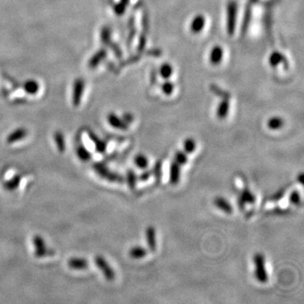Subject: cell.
<instances>
[{
  "label": "cell",
  "mask_w": 304,
  "mask_h": 304,
  "mask_svg": "<svg viewBox=\"0 0 304 304\" xmlns=\"http://www.w3.org/2000/svg\"><path fill=\"white\" fill-rule=\"evenodd\" d=\"M174 160L180 166H184L188 162L187 154L182 150H178L174 154Z\"/></svg>",
  "instance_id": "obj_30"
},
{
  "label": "cell",
  "mask_w": 304,
  "mask_h": 304,
  "mask_svg": "<svg viewBox=\"0 0 304 304\" xmlns=\"http://www.w3.org/2000/svg\"><path fill=\"white\" fill-rule=\"evenodd\" d=\"M54 138L55 144L57 146L58 150L61 153L64 152L66 146L64 134L61 132H56L54 136Z\"/></svg>",
  "instance_id": "obj_26"
},
{
  "label": "cell",
  "mask_w": 304,
  "mask_h": 304,
  "mask_svg": "<svg viewBox=\"0 0 304 304\" xmlns=\"http://www.w3.org/2000/svg\"><path fill=\"white\" fill-rule=\"evenodd\" d=\"M134 163L138 168L146 169L149 165V160L144 154H138L134 158Z\"/></svg>",
  "instance_id": "obj_25"
},
{
  "label": "cell",
  "mask_w": 304,
  "mask_h": 304,
  "mask_svg": "<svg viewBox=\"0 0 304 304\" xmlns=\"http://www.w3.org/2000/svg\"><path fill=\"white\" fill-rule=\"evenodd\" d=\"M95 263L98 269L100 270V272L104 274L106 280L112 282L115 279V272L104 256H96L95 258Z\"/></svg>",
  "instance_id": "obj_3"
},
{
  "label": "cell",
  "mask_w": 304,
  "mask_h": 304,
  "mask_svg": "<svg viewBox=\"0 0 304 304\" xmlns=\"http://www.w3.org/2000/svg\"><path fill=\"white\" fill-rule=\"evenodd\" d=\"M89 137H90L92 142H93V144L95 146L96 150L98 153L104 154V153L106 152V144L105 142H102V140L98 138V136H96V134H94L92 133H90V134H89Z\"/></svg>",
  "instance_id": "obj_20"
},
{
  "label": "cell",
  "mask_w": 304,
  "mask_h": 304,
  "mask_svg": "<svg viewBox=\"0 0 304 304\" xmlns=\"http://www.w3.org/2000/svg\"><path fill=\"white\" fill-rule=\"evenodd\" d=\"M152 176V170H144L140 174V176H138V180L142 181V182H146L147 180H149L150 178Z\"/></svg>",
  "instance_id": "obj_36"
},
{
  "label": "cell",
  "mask_w": 304,
  "mask_h": 304,
  "mask_svg": "<svg viewBox=\"0 0 304 304\" xmlns=\"http://www.w3.org/2000/svg\"><path fill=\"white\" fill-rule=\"evenodd\" d=\"M76 154L80 160H82V162H88L92 158L90 150L87 149L83 144H79L78 146L76 147Z\"/></svg>",
  "instance_id": "obj_17"
},
{
  "label": "cell",
  "mask_w": 304,
  "mask_h": 304,
  "mask_svg": "<svg viewBox=\"0 0 304 304\" xmlns=\"http://www.w3.org/2000/svg\"><path fill=\"white\" fill-rule=\"evenodd\" d=\"M289 201L290 204L294 206H300L302 203L301 196L298 190H294L292 192H290L289 196Z\"/></svg>",
  "instance_id": "obj_32"
},
{
  "label": "cell",
  "mask_w": 304,
  "mask_h": 304,
  "mask_svg": "<svg viewBox=\"0 0 304 304\" xmlns=\"http://www.w3.org/2000/svg\"><path fill=\"white\" fill-rule=\"evenodd\" d=\"M146 240L147 247L150 251L152 252H156V250L158 248L156 232L152 226H149L146 230Z\"/></svg>",
  "instance_id": "obj_9"
},
{
  "label": "cell",
  "mask_w": 304,
  "mask_h": 304,
  "mask_svg": "<svg viewBox=\"0 0 304 304\" xmlns=\"http://www.w3.org/2000/svg\"><path fill=\"white\" fill-rule=\"evenodd\" d=\"M224 58V49L220 45H214L209 54L210 62L213 66H218L222 62Z\"/></svg>",
  "instance_id": "obj_8"
},
{
  "label": "cell",
  "mask_w": 304,
  "mask_h": 304,
  "mask_svg": "<svg viewBox=\"0 0 304 304\" xmlns=\"http://www.w3.org/2000/svg\"><path fill=\"white\" fill-rule=\"evenodd\" d=\"M110 30H109L108 28H104L102 30V32H100V38H102V40L104 42V44H108V42L110 41Z\"/></svg>",
  "instance_id": "obj_34"
},
{
  "label": "cell",
  "mask_w": 304,
  "mask_h": 304,
  "mask_svg": "<svg viewBox=\"0 0 304 304\" xmlns=\"http://www.w3.org/2000/svg\"><path fill=\"white\" fill-rule=\"evenodd\" d=\"M174 90V84L168 80H166L162 86V90L166 96L171 95Z\"/></svg>",
  "instance_id": "obj_33"
},
{
  "label": "cell",
  "mask_w": 304,
  "mask_h": 304,
  "mask_svg": "<svg viewBox=\"0 0 304 304\" xmlns=\"http://www.w3.org/2000/svg\"><path fill=\"white\" fill-rule=\"evenodd\" d=\"M286 190L285 188H282V190L277 191L276 193H274L273 196L270 197V200L272 201H279L285 196Z\"/></svg>",
  "instance_id": "obj_35"
},
{
  "label": "cell",
  "mask_w": 304,
  "mask_h": 304,
  "mask_svg": "<svg viewBox=\"0 0 304 304\" xmlns=\"http://www.w3.org/2000/svg\"><path fill=\"white\" fill-rule=\"evenodd\" d=\"M93 168H94L96 172L100 178L108 180L109 182L122 184L125 181L124 178L121 174H118L116 172L111 171L104 163H96Z\"/></svg>",
  "instance_id": "obj_1"
},
{
  "label": "cell",
  "mask_w": 304,
  "mask_h": 304,
  "mask_svg": "<svg viewBox=\"0 0 304 304\" xmlns=\"http://www.w3.org/2000/svg\"><path fill=\"white\" fill-rule=\"evenodd\" d=\"M32 242L35 248V256L38 258H44L48 254V248L46 247V242L41 236L36 235L33 238Z\"/></svg>",
  "instance_id": "obj_6"
},
{
  "label": "cell",
  "mask_w": 304,
  "mask_h": 304,
  "mask_svg": "<svg viewBox=\"0 0 304 304\" xmlns=\"http://www.w3.org/2000/svg\"><path fill=\"white\" fill-rule=\"evenodd\" d=\"M68 266L70 269L84 270L88 267V261L84 258H71L68 260Z\"/></svg>",
  "instance_id": "obj_15"
},
{
  "label": "cell",
  "mask_w": 304,
  "mask_h": 304,
  "mask_svg": "<svg viewBox=\"0 0 304 304\" xmlns=\"http://www.w3.org/2000/svg\"><path fill=\"white\" fill-rule=\"evenodd\" d=\"M245 204H254L256 202V197L248 188H244L238 197Z\"/></svg>",
  "instance_id": "obj_21"
},
{
  "label": "cell",
  "mask_w": 304,
  "mask_h": 304,
  "mask_svg": "<svg viewBox=\"0 0 304 304\" xmlns=\"http://www.w3.org/2000/svg\"><path fill=\"white\" fill-rule=\"evenodd\" d=\"M24 90L30 94H35L39 90V84L35 80H29L24 84Z\"/></svg>",
  "instance_id": "obj_31"
},
{
  "label": "cell",
  "mask_w": 304,
  "mask_h": 304,
  "mask_svg": "<svg viewBox=\"0 0 304 304\" xmlns=\"http://www.w3.org/2000/svg\"><path fill=\"white\" fill-rule=\"evenodd\" d=\"M213 204L214 206L226 214H232L234 212V207L232 206L231 203L226 198L220 197V196H218L214 198Z\"/></svg>",
  "instance_id": "obj_11"
},
{
  "label": "cell",
  "mask_w": 304,
  "mask_h": 304,
  "mask_svg": "<svg viewBox=\"0 0 304 304\" xmlns=\"http://www.w3.org/2000/svg\"><path fill=\"white\" fill-rule=\"evenodd\" d=\"M147 250L144 248V247L142 246H134L131 248L128 254L130 256L131 258H134V260H140L143 258L147 256Z\"/></svg>",
  "instance_id": "obj_18"
},
{
  "label": "cell",
  "mask_w": 304,
  "mask_h": 304,
  "mask_svg": "<svg viewBox=\"0 0 304 304\" xmlns=\"http://www.w3.org/2000/svg\"><path fill=\"white\" fill-rule=\"evenodd\" d=\"M180 174H181L180 165L174 160L170 166V176H169V180L172 185L175 186L178 184L180 181Z\"/></svg>",
  "instance_id": "obj_13"
},
{
  "label": "cell",
  "mask_w": 304,
  "mask_h": 304,
  "mask_svg": "<svg viewBox=\"0 0 304 304\" xmlns=\"http://www.w3.org/2000/svg\"><path fill=\"white\" fill-rule=\"evenodd\" d=\"M206 24V18L204 14H196L190 22V32L193 34H200L202 30H204Z\"/></svg>",
  "instance_id": "obj_5"
},
{
  "label": "cell",
  "mask_w": 304,
  "mask_h": 304,
  "mask_svg": "<svg viewBox=\"0 0 304 304\" xmlns=\"http://www.w3.org/2000/svg\"><path fill=\"white\" fill-rule=\"evenodd\" d=\"M174 66H172L171 64L168 62H163L162 64L160 66V68H159L160 76L165 80L170 79L174 74Z\"/></svg>",
  "instance_id": "obj_16"
},
{
  "label": "cell",
  "mask_w": 304,
  "mask_h": 304,
  "mask_svg": "<svg viewBox=\"0 0 304 304\" xmlns=\"http://www.w3.org/2000/svg\"><path fill=\"white\" fill-rule=\"evenodd\" d=\"M226 13V28L228 34L232 36L235 30L236 19V4L234 1H230L228 3Z\"/></svg>",
  "instance_id": "obj_4"
},
{
  "label": "cell",
  "mask_w": 304,
  "mask_h": 304,
  "mask_svg": "<svg viewBox=\"0 0 304 304\" xmlns=\"http://www.w3.org/2000/svg\"><path fill=\"white\" fill-rule=\"evenodd\" d=\"M152 176H154L155 180L158 182H160L162 178V162L158 160L155 163L152 170Z\"/></svg>",
  "instance_id": "obj_27"
},
{
  "label": "cell",
  "mask_w": 304,
  "mask_h": 304,
  "mask_svg": "<svg viewBox=\"0 0 304 304\" xmlns=\"http://www.w3.org/2000/svg\"><path fill=\"white\" fill-rule=\"evenodd\" d=\"M126 182L128 184V187L131 190H134L137 186V181H138V176L136 175V172L132 170V169H128L127 172H126Z\"/></svg>",
  "instance_id": "obj_22"
},
{
  "label": "cell",
  "mask_w": 304,
  "mask_h": 304,
  "mask_svg": "<svg viewBox=\"0 0 304 304\" xmlns=\"http://www.w3.org/2000/svg\"><path fill=\"white\" fill-rule=\"evenodd\" d=\"M228 112H229V102L228 100H222L218 106L216 116L219 120H224L228 117Z\"/></svg>",
  "instance_id": "obj_23"
},
{
  "label": "cell",
  "mask_w": 304,
  "mask_h": 304,
  "mask_svg": "<svg viewBox=\"0 0 304 304\" xmlns=\"http://www.w3.org/2000/svg\"><path fill=\"white\" fill-rule=\"evenodd\" d=\"M122 120H124L127 124H130L131 122H133L134 116L130 114H124L122 115Z\"/></svg>",
  "instance_id": "obj_37"
},
{
  "label": "cell",
  "mask_w": 304,
  "mask_h": 304,
  "mask_svg": "<svg viewBox=\"0 0 304 304\" xmlns=\"http://www.w3.org/2000/svg\"><path fill=\"white\" fill-rule=\"evenodd\" d=\"M304 174H299L298 176V178H296V180H298V181L299 184H304Z\"/></svg>",
  "instance_id": "obj_38"
},
{
  "label": "cell",
  "mask_w": 304,
  "mask_h": 304,
  "mask_svg": "<svg viewBox=\"0 0 304 304\" xmlns=\"http://www.w3.org/2000/svg\"><path fill=\"white\" fill-rule=\"evenodd\" d=\"M84 82L82 79L76 80L73 86V95H72V102L74 106H78L80 104L82 96L84 93Z\"/></svg>",
  "instance_id": "obj_7"
},
{
  "label": "cell",
  "mask_w": 304,
  "mask_h": 304,
  "mask_svg": "<svg viewBox=\"0 0 304 304\" xmlns=\"http://www.w3.org/2000/svg\"><path fill=\"white\" fill-rule=\"evenodd\" d=\"M254 276L258 282L266 283L268 282V273L266 270V258L260 252H256L254 256Z\"/></svg>",
  "instance_id": "obj_2"
},
{
  "label": "cell",
  "mask_w": 304,
  "mask_h": 304,
  "mask_svg": "<svg viewBox=\"0 0 304 304\" xmlns=\"http://www.w3.org/2000/svg\"><path fill=\"white\" fill-rule=\"evenodd\" d=\"M28 130H26L24 128H18L16 130L12 131L8 134V137L6 138V142L10 144H14L26 138L28 136Z\"/></svg>",
  "instance_id": "obj_12"
},
{
  "label": "cell",
  "mask_w": 304,
  "mask_h": 304,
  "mask_svg": "<svg viewBox=\"0 0 304 304\" xmlns=\"http://www.w3.org/2000/svg\"><path fill=\"white\" fill-rule=\"evenodd\" d=\"M20 180H22V176L20 175H16L13 178H11L10 180H7L4 182L3 186L4 190H7V191H14V190H16L17 188L19 187Z\"/></svg>",
  "instance_id": "obj_19"
},
{
  "label": "cell",
  "mask_w": 304,
  "mask_h": 304,
  "mask_svg": "<svg viewBox=\"0 0 304 304\" xmlns=\"http://www.w3.org/2000/svg\"><path fill=\"white\" fill-rule=\"evenodd\" d=\"M285 124V121L280 116H274L267 120L266 125L270 130H279Z\"/></svg>",
  "instance_id": "obj_14"
},
{
  "label": "cell",
  "mask_w": 304,
  "mask_h": 304,
  "mask_svg": "<svg viewBox=\"0 0 304 304\" xmlns=\"http://www.w3.org/2000/svg\"><path fill=\"white\" fill-rule=\"evenodd\" d=\"M196 150V142L193 138H187L184 142V150L186 154H191Z\"/></svg>",
  "instance_id": "obj_29"
},
{
  "label": "cell",
  "mask_w": 304,
  "mask_h": 304,
  "mask_svg": "<svg viewBox=\"0 0 304 304\" xmlns=\"http://www.w3.org/2000/svg\"><path fill=\"white\" fill-rule=\"evenodd\" d=\"M283 60H284V57H283L282 54L280 52L276 51V52H273L272 54L270 55L268 61H269L270 66L274 68V67L279 66L280 62H282Z\"/></svg>",
  "instance_id": "obj_28"
},
{
  "label": "cell",
  "mask_w": 304,
  "mask_h": 304,
  "mask_svg": "<svg viewBox=\"0 0 304 304\" xmlns=\"http://www.w3.org/2000/svg\"><path fill=\"white\" fill-rule=\"evenodd\" d=\"M106 52L105 50H100L98 51L95 55H93L92 58H90L89 62V67L92 68H94L100 64V61L104 60V58L106 57Z\"/></svg>",
  "instance_id": "obj_24"
},
{
  "label": "cell",
  "mask_w": 304,
  "mask_h": 304,
  "mask_svg": "<svg viewBox=\"0 0 304 304\" xmlns=\"http://www.w3.org/2000/svg\"><path fill=\"white\" fill-rule=\"evenodd\" d=\"M108 122L112 128H117L120 130H127L128 128V124L122 120V118H120L117 114L111 112L108 115Z\"/></svg>",
  "instance_id": "obj_10"
}]
</instances>
